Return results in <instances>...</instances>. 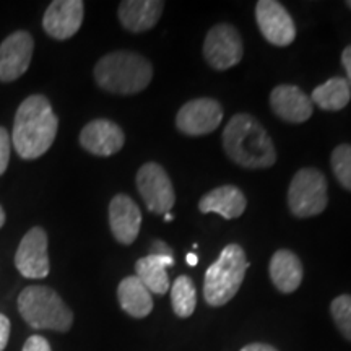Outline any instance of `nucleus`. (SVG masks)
Instances as JSON below:
<instances>
[{
	"mask_svg": "<svg viewBox=\"0 0 351 351\" xmlns=\"http://www.w3.org/2000/svg\"><path fill=\"white\" fill-rule=\"evenodd\" d=\"M59 119L49 99L43 95L28 96L20 104L13 122V148L23 160H38L54 143Z\"/></svg>",
	"mask_w": 351,
	"mask_h": 351,
	"instance_id": "nucleus-1",
	"label": "nucleus"
},
{
	"mask_svg": "<svg viewBox=\"0 0 351 351\" xmlns=\"http://www.w3.org/2000/svg\"><path fill=\"white\" fill-rule=\"evenodd\" d=\"M223 147L234 163L249 169L270 168L276 152L269 132L251 114L232 116L223 132Z\"/></svg>",
	"mask_w": 351,
	"mask_h": 351,
	"instance_id": "nucleus-2",
	"label": "nucleus"
},
{
	"mask_svg": "<svg viewBox=\"0 0 351 351\" xmlns=\"http://www.w3.org/2000/svg\"><path fill=\"white\" fill-rule=\"evenodd\" d=\"M152 64L132 51H116L101 57L95 65V80L114 95H135L150 85Z\"/></svg>",
	"mask_w": 351,
	"mask_h": 351,
	"instance_id": "nucleus-3",
	"label": "nucleus"
},
{
	"mask_svg": "<svg viewBox=\"0 0 351 351\" xmlns=\"http://www.w3.org/2000/svg\"><path fill=\"white\" fill-rule=\"evenodd\" d=\"M19 313L34 330L65 333L73 326L72 309L54 289L43 285H32L20 293Z\"/></svg>",
	"mask_w": 351,
	"mask_h": 351,
	"instance_id": "nucleus-4",
	"label": "nucleus"
},
{
	"mask_svg": "<svg viewBox=\"0 0 351 351\" xmlns=\"http://www.w3.org/2000/svg\"><path fill=\"white\" fill-rule=\"evenodd\" d=\"M247 269L249 262L244 249L238 244L226 245L218 261L205 274L204 298L207 304L219 307L230 302L239 291Z\"/></svg>",
	"mask_w": 351,
	"mask_h": 351,
	"instance_id": "nucleus-5",
	"label": "nucleus"
},
{
	"mask_svg": "<svg viewBox=\"0 0 351 351\" xmlns=\"http://www.w3.org/2000/svg\"><path fill=\"white\" fill-rule=\"evenodd\" d=\"M328 202L327 179L314 168H302L288 189V207L298 218H311L326 210Z\"/></svg>",
	"mask_w": 351,
	"mask_h": 351,
	"instance_id": "nucleus-6",
	"label": "nucleus"
},
{
	"mask_svg": "<svg viewBox=\"0 0 351 351\" xmlns=\"http://www.w3.org/2000/svg\"><path fill=\"white\" fill-rule=\"evenodd\" d=\"M243 54V39L232 25L219 23L213 26L205 38V60L215 70H228L234 67L241 62Z\"/></svg>",
	"mask_w": 351,
	"mask_h": 351,
	"instance_id": "nucleus-7",
	"label": "nucleus"
},
{
	"mask_svg": "<svg viewBox=\"0 0 351 351\" xmlns=\"http://www.w3.org/2000/svg\"><path fill=\"white\" fill-rule=\"evenodd\" d=\"M137 187L147 208L155 215L171 212L176 194L168 173L158 163H145L137 173Z\"/></svg>",
	"mask_w": 351,
	"mask_h": 351,
	"instance_id": "nucleus-8",
	"label": "nucleus"
},
{
	"mask_svg": "<svg viewBox=\"0 0 351 351\" xmlns=\"http://www.w3.org/2000/svg\"><path fill=\"white\" fill-rule=\"evenodd\" d=\"M223 121V108L217 99L197 98L189 101L179 109L176 125L189 137L212 134Z\"/></svg>",
	"mask_w": 351,
	"mask_h": 351,
	"instance_id": "nucleus-9",
	"label": "nucleus"
},
{
	"mask_svg": "<svg viewBox=\"0 0 351 351\" xmlns=\"http://www.w3.org/2000/svg\"><path fill=\"white\" fill-rule=\"evenodd\" d=\"M15 267L25 278L39 280L49 275L51 263L49 254H47V234L43 228H32L20 241L15 254Z\"/></svg>",
	"mask_w": 351,
	"mask_h": 351,
	"instance_id": "nucleus-10",
	"label": "nucleus"
},
{
	"mask_svg": "<svg viewBox=\"0 0 351 351\" xmlns=\"http://www.w3.org/2000/svg\"><path fill=\"white\" fill-rule=\"evenodd\" d=\"M256 20L263 38L274 46L285 47L295 41V21L280 2H275V0H261V2H257Z\"/></svg>",
	"mask_w": 351,
	"mask_h": 351,
	"instance_id": "nucleus-11",
	"label": "nucleus"
},
{
	"mask_svg": "<svg viewBox=\"0 0 351 351\" xmlns=\"http://www.w3.org/2000/svg\"><path fill=\"white\" fill-rule=\"evenodd\" d=\"M34 39L28 32H16L0 44V82L10 83L20 78L32 64Z\"/></svg>",
	"mask_w": 351,
	"mask_h": 351,
	"instance_id": "nucleus-12",
	"label": "nucleus"
},
{
	"mask_svg": "<svg viewBox=\"0 0 351 351\" xmlns=\"http://www.w3.org/2000/svg\"><path fill=\"white\" fill-rule=\"evenodd\" d=\"M83 12L82 0H54L44 13V32L59 41L75 36L83 23Z\"/></svg>",
	"mask_w": 351,
	"mask_h": 351,
	"instance_id": "nucleus-13",
	"label": "nucleus"
},
{
	"mask_svg": "<svg viewBox=\"0 0 351 351\" xmlns=\"http://www.w3.org/2000/svg\"><path fill=\"white\" fill-rule=\"evenodd\" d=\"M125 135L112 121L96 119L88 122L80 134V145L96 156H111L122 150Z\"/></svg>",
	"mask_w": 351,
	"mask_h": 351,
	"instance_id": "nucleus-14",
	"label": "nucleus"
},
{
	"mask_svg": "<svg viewBox=\"0 0 351 351\" xmlns=\"http://www.w3.org/2000/svg\"><path fill=\"white\" fill-rule=\"evenodd\" d=\"M109 226L117 243L129 245L137 239L142 226L138 205L125 194H117L109 204Z\"/></svg>",
	"mask_w": 351,
	"mask_h": 351,
	"instance_id": "nucleus-15",
	"label": "nucleus"
},
{
	"mask_svg": "<svg viewBox=\"0 0 351 351\" xmlns=\"http://www.w3.org/2000/svg\"><path fill=\"white\" fill-rule=\"evenodd\" d=\"M270 106L280 119L301 124L313 116L314 104L301 88L295 85H278L270 95Z\"/></svg>",
	"mask_w": 351,
	"mask_h": 351,
	"instance_id": "nucleus-16",
	"label": "nucleus"
},
{
	"mask_svg": "<svg viewBox=\"0 0 351 351\" xmlns=\"http://www.w3.org/2000/svg\"><path fill=\"white\" fill-rule=\"evenodd\" d=\"M165 2L158 0H124L119 5V20L127 32L143 33L158 23Z\"/></svg>",
	"mask_w": 351,
	"mask_h": 351,
	"instance_id": "nucleus-17",
	"label": "nucleus"
},
{
	"mask_svg": "<svg viewBox=\"0 0 351 351\" xmlns=\"http://www.w3.org/2000/svg\"><path fill=\"white\" fill-rule=\"evenodd\" d=\"M247 207V200L241 189L234 186H221L210 191L199 202L202 213H218L225 219L239 218Z\"/></svg>",
	"mask_w": 351,
	"mask_h": 351,
	"instance_id": "nucleus-18",
	"label": "nucleus"
},
{
	"mask_svg": "<svg viewBox=\"0 0 351 351\" xmlns=\"http://www.w3.org/2000/svg\"><path fill=\"white\" fill-rule=\"evenodd\" d=\"M269 270L271 283L285 295L296 291L302 282V275H304L300 257L295 252L287 251V249L276 251L271 256Z\"/></svg>",
	"mask_w": 351,
	"mask_h": 351,
	"instance_id": "nucleus-19",
	"label": "nucleus"
},
{
	"mask_svg": "<svg viewBox=\"0 0 351 351\" xmlns=\"http://www.w3.org/2000/svg\"><path fill=\"white\" fill-rule=\"evenodd\" d=\"M173 265V256H155V254H148V256L138 258L137 263H135V276H137L140 282L153 295L163 296L171 288L169 276L166 269Z\"/></svg>",
	"mask_w": 351,
	"mask_h": 351,
	"instance_id": "nucleus-20",
	"label": "nucleus"
},
{
	"mask_svg": "<svg viewBox=\"0 0 351 351\" xmlns=\"http://www.w3.org/2000/svg\"><path fill=\"white\" fill-rule=\"evenodd\" d=\"M117 300L130 317L143 319L153 311V298L148 288L135 275L125 276L117 287Z\"/></svg>",
	"mask_w": 351,
	"mask_h": 351,
	"instance_id": "nucleus-21",
	"label": "nucleus"
},
{
	"mask_svg": "<svg viewBox=\"0 0 351 351\" xmlns=\"http://www.w3.org/2000/svg\"><path fill=\"white\" fill-rule=\"evenodd\" d=\"M351 99V86L346 78L333 77L319 85L311 95V101L324 111H340Z\"/></svg>",
	"mask_w": 351,
	"mask_h": 351,
	"instance_id": "nucleus-22",
	"label": "nucleus"
},
{
	"mask_svg": "<svg viewBox=\"0 0 351 351\" xmlns=\"http://www.w3.org/2000/svg\"><path fill=\"white\" fill-rule=\"evenodd\" d=\"M171 289V304L178 317H191L197 306V291L195 285L186 275L178 276L174 280Z\"/></svg>",
	"mask_w": 351,
	"mask_h": 351,
	"instance_id": "nucleus-23",
	"label": "nucleus"
},
{
	"mask_svg": "<svg viewBox=\"0 0 351 351\" xmlns=\"http://www.w3.org/2000/svg\"><path fill=\"white\" fill-rule=\"evenodd\" d=\"M332 169L337 181L351 191V145H339L332 153Z\"/></svg>",
	"mask_w": 351,
	"mask_h": 351,
	"instance_id": "nucleus-24",
	"label": "nucleus"
},
{
	"mask_svg": "<svg viewBox=\"0 0 351 351\" xmlns=\"http://www.w3.org/2000/svg\"><path fill=\"white\" fill-rule=\"evenodd\" d=\"M330 313L341 335L351 341V295H340L332 301Z\"/></svg>",
	"mask_w": 351,
	"mask_h": 351,
	"instance_id": "nucleus-25",
	"label": "nucleus"
},
{
	"mask_svg": "<svg viewBox=\"0 0 351 351\" xmlns=\"http://www.w3.org/2000/svg\"><path fill=\"white\" fill-rule=\"evenodd\" d=\"M10 147L12 138L5 127H0V176L5 173L10 161Z\"/></svg>",
	"mask_w": 351,
	"mask_h": 351,
	"instance_id": "nucleus-26",
	"label": "nucleus"
},
{
	"mask_svg": "<svg viewBox=\"0 0 351 351\" xmlns=\"http://www.w3.org/2000/svg\"><path fill=\"white\" fill-rule=\"evenodd\" d=\"M21 351H52L49 341L41 335H32L25 341L23 350Z\"/></svg>",
	"mask_w": 351,
	"mask_h": 351,
	"instance_id": "nucleus-27",
	"label": "nucleus"
},
{
	"mask_svg": "<svg viewBox=\"0 0 351 351\" xmlns=\"http://www.w3.org/2000/svg\"><path fill=\"white\" fill-rule=\"evenodd\" d=\"M8 339H10V319L0 314V351L7 348Z\"/></svg>",
	"mask_w": 351,
	"mask_h": 351,
	"instance_id": "nucleus-28",
	"label": "nucleus"
},
{
	"mask_svg": "<svg viewBox=\"0 0 351 351\" xmlns=\"http://www.w3.org/2000/svg\"><path fill=\"white\" fill-rule=\"evenodd\" d=\"M341 64H343L346 72V82L351 86V46H346L345 51L341 52Z\"/></svg>",
	"mask_w": 351,
	"mask_h": 351,
	"instance_id": "nucleus-29",
	"label": "nucleus"
},
{
	"mask_svg": "<svg viewBox=\"0 0 351 351\" xmlns=\"http://www.w3.org/2000/svg\"><path fill=\"white\" fill-rule=\"evenodd\" d=\"M150 254H155V256H173V251H171L163 241H155L152 245Z\"/></svg>",
	"mask_w": 351,
	"mask_h": 351,
	"instance_id": "nucleus-30",
	"label": "nucleus"
},
{
	"mask_svg": "<svg viewBox=\"0 0 351 351\" xmlns=\"http://www.w3.org/2000/svg\"><path fill=\"white\" fill-rule=\"evenodd\" d=\"M241 351H278V350L267 343H251V345H245Z\"/></svg>",
	"mask_w": 351,
	"mask_h": 351,
	"instance_id": "nucleus-31",
	"label": "nucleus"
},
{
	"mask_svg": "<svg viewBox=\"0 0 351 351\" xmlns=\"http://www.w3.org/2000/svg\"><path fill=\"white\" fill-rule=\"evenodd\" d=\"M186 261H187L189 265L194 267V265H197V263H199V257H197V254H194V252H189L186 256Z\"/></svg>",
	"mask_w": 351,
	"mask_h": 351,
	"instance_id": "nucleus-32",
	"label": "nucleus"
},
{
	"mask_svg": "<svg viewBox=\"0 0 351 351\" xmlns=\"http://www.w3.org/2000/svg\"><path fill=\"white\" fill-rule=\"evenodd\" d=\"M3 223H5V212H3V208L0 207V228L3 226Z\"/></svg>",
	"mask_w": 351,
	"mask_h": 351,
	"instance_id": "nucleus-33",
	"label": "nucleus"
},
{
	"mask_svg": "<svg viewBox=\"0 0 351 351\" xmlns=\"http://www.w3.org/2000/svg\"><path fill=\"white\" fill-rule=\"evenodd\" d=\"M174 219V215L171 213V212H168V213H165V221H173Z\"/></svg>",
	"mask_w": 351,
	"mask_h": 351,
	"instance_id": "nucleus-34",
	"label": "nucleus"
},
{
	"mask_svg": "<svg viewBox=\"0 0 351 351\" xmlns=\"http://www.w3.org/2000/svg\"><path fill=\"white\" fill-rule=\"evenodd\" d=\"M346 5H348V7L351 8V0H348V2H346Z\"/></svg>",
	"mask_w": 351,
	"mask_h": 351,
	"instance_id": "nucleus-35",
	"label": "nucleus"
}]
</instances>
